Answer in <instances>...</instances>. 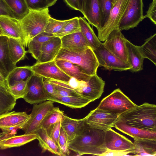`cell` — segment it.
<instances>
[{"instance_id":"1","label":"cell","mask_w":156,"mask_h":156,"mask_svg":"<svg viewBox=\"0 0 156 156\" xmlns=\"http://www.w3.org/2000/svg\"><path fill=\"white\" fill-rule=\"evenodd\" d=\"M104 137L105 131L91 128L86 124L82 133L68 143V148L80 155L101 156L108 150L105 144Z\"/></svg>"},{"instance_id":"2","label":"cell","mask_w":156,"mask_h":156,"mask_svg":"<svg viewBox=\"0 0 156 156\" xmlns=\"http://www.w3.org/2000/svg\"><path fill=\"white\" fill-rule=\"evenodd\" d=\"M118 119L138 128L156 132V105L145 102L119 116Z\"/></svg>"},{"instance_id":"3","label":"cell","mask_w":156,"mask_h":156,"mask_svg":"<svg viewBox=\"0 0 156 156\" xmlns=\"http://www.w3.org/2000/svg\"><path fill=\"white\" fill-rule=\"evenodd\" d=\"M65 60L80 66L86 74H97L99 64L93 50L89 47L77 53L61 48L54 60Z\"/></svg>"},{"instance_id":"4","label":"cell","mask_w":156,"mask_h":156,"mask_svg":"<svg viewBox=\"0 0 156 156\" xmlns=\"http://www.w3.org/2000/svg\"><path fill=\"white\" fill-rule=\"evenodd\" d=\"M51 16L47 8L38 10H30L28 13L20 20L27 45L30 40L44 31Z\"/></svg>"},{"instance_id":"5","label":"cell","mask_w":156,"mask_h":156,"mask_svg":"<svg viewBox=\"0 0 156 156\" xmlns=\"http://www.w3.org/2000/svg\"><path fill=\"white\" fill-rule=\"evenodd\" d=\"M136 105L118 88L103 99L97 108L119 116Z\"/></svg>"},{"instance_id":"6","label":"cell","mask_w":156,"mask_h":156,"mask_svg":"<svg viewBox=\"0 0 156 156\" xmlns=\"http://www.w3.org/2000/svg\"><path fill=\"white\" fill-rule=\"evenodd\" d=\"M130 0H117L110 11L108 18L104 26L98 30V38L104 41L113 29L118 27Z\"/></svg>"},{"instance_id":"7","label":"cell","mask_w":156,"mask_h":156,"mask_svg":"<svg viewBox=\"0 0 156 156\" xmlns=\"http://www.w3.org/2000/svg\"><path fill=\"white\" fill-rule=\"evenodd\" d=\"M118 117L108 111L97 108L91 111L83 119L86 125L90 127L105 131L114 127Z\"/></svg>"},{"instance_id":"8","label":"cell","mask_w":156,"mask_h":156,"mask_svg":"<svg viewBox=\"0 0 156 156\" xmlns=\"http://www.w3.org/2000/svg\"><path fill=\"white\" fill-rule=\"evenodd\" d=\"M78 82L74 90L91 102L99 98L104 92L105 81L97 74L90 76L86 81Z\"/></svg>"},{"instance_id":"9","label":"cell","mask_w":156,"mask_h":156,"mask_svg":"<svg viewBox=\"0 0 156 156\" xmlns=\"http://www.w3.org/2000/svg\"><path fill=\"white\" fill-rule=\"evenodd\" d=\"M99 66L109 70L118 71L129 70L130 65L116 56L107 49L101 43L93 50Z\"/></svg>"},{"instance_id":"10","label":"cell","mask_w":156,"mask_h":156,"mask_svg":"<svg viewBox=\"0 0 156 156\" xmlns=\"http://www.w3.org/2000/svg\"><path fill=\"white\" fill-rule=\"evenodd\" d=\"M143 0H130L118 27L120 31L137 27L144 19Z\"/></svg>"},{"instance_id":"11","label":"cell","mask_w":156,"mask_h":156,"mask_svg":"<svg viewBox=\"0 0 156 156\" xmlns=\"http://www.w3.org/2000/svg\"><path fill=\"white\" fill-rule=\"evenodd\" d=\"M54 102L48 100L38 104H34L30 114V119L21 129L25 134L34 133L40 127L46 115L54 107Z\"/></svg>"},{"instance_id":"12","label":"cell","mask_w":156,"mask_h":156,"mask_svg":"<svg viewBox=\"0 0 156 156\" xmlns=\"http://www.w3.org/2000/svg\"><path fill=\"white\" fill-rule=\"evenodd\" d=\"M34 73L46 79L69 84L72 78L64 72L55 61L36 63L31 66Z\"/></svg>"},{"instance_id":"13","label":"cell","mask_w":156,"mask_h":156,"mask_svg":"<svg viewBox=\"0 0 156 156\" xmlns=\"http://www.w3.org/2000/svg\"><path fill=\"white\" fill-rule=\"evenodd\" d=\"M126 40L118 27L110 32L103 44L107 49L116 56L129 64Z\"/></svg>"},{"instance_id":"14","label":"cell","mask_w":156,"mask_h":156,"mask_svg":"<svg viewBox=\"0 0 156 156\" xmlns=\"http://www.w3.org/2000/svg\"><path fill=\"white\" fill-rule=\"evenodd\" d=\"M44 77L34 73L27 82L28 92L23 99L30 104H39L48 100L44 85Z\"/></svg>"},{"instance_id":"15","label":"cell","mask_w":156,"mask_h":156,"mask_svg":"<svg viewBox=\"0 0 156 156\" xmlns=\"http://www.w3.org/2000/svg\"><path fill=\"white\" fill-rule=\"evenodd\" d=\"M0 27L3 35L18 39L25 47L27 46L20 20L7 16H0Z\"/></svg>"},{"instance_id":"16","label":"cell","mask_w":156,"mask_h":156,"mask_svg":"<svg viewBox=\"0 0 156 156\" xmlns=\"http://www.w3.org/2000/svg\"><path fill=\"white\" fill-rule=\"evenodd\" d=\"M104 143L107 148L109 150L122 151L135 148L133 143L111 128L105 131Z\"/></svg>"},{"instance_id":"17","label":"cell","mask_w":156,"mask_h":156,"mask_svg":"<svg viewBox=\"0 0 156 156\" xmlns=\"http://www.w3.org/2000/svg\"><path fill=\"white\" fill-rule=\"evenodd\" d=\"M81 12L89 24L97 30L101 27V15L98 0H83Z\"/></svg>"},{"instance_id":"18","label":"cell","mask_w":156,"mask_h":156,"mask_svg":"<svg viewBox=\"0 0 156 156\" xmlns=\"http://www.w3.org/2000/svg\"><path fill=\"white\" fill-rule=\"evenodd\" d=\"M61 39V48L71 51L81 52L90 47L81 31L64 36Z\"/></svg>"},{"instance_id":"19","label":"cell","mask_w":156,"mask_h":156,"mask_svg":"<svg viewBox=\"0 0 156 156\" xmlns=\"http://www.w3.org/2000/svg\"><path fill=\"white\" fill-rule=\"evenodd\" d=\"M61 38L55 37L42 44L40 55L37 60L39 63L54 60L61 48Z\"/></svg>"},{"instance_id":"20","label":"cell","mask_w":156,"mask_h":156,"mask_svg":"<svg viewBox=\"0 0 156 156\" xmlns=\"http://www.w3.org/2000/svg\"><path fill=\"white\" fill-rule=\"evenodd\" d=\"M86 124L83 118L75 119L64 115L61 120V127L65 133L68 143L82 133Z\"/></svg>"},{"instance_id":"21","label":"cell","mask_w":156,"mask_h":156,"mask_svg":"<svg viewBox=\"0 0 156 156\" xmlns=\"http://www.w3.org/2000/svg\"><path fill=\"white\" fill-rule=\"evenodd\" d=\"M30 118V115L26 112H9L0 115V129L15 126L21 129Z\"/></svg>"},{"instance_id":"22","label":"cell","mask_w":156,"mask_h":156,"mask_svg":"<svg viewBox=\"0 0 156 156\" xmlns=\"http://www.w3.org/2000/svg\"><path fill=\"white\" fill-rule=\"evenodd\" d=\"M9 37L0 35V73L6 79L16 66L12 63L8 49Z\"/></svg>"},{"instance_id":"23","label":"cell","mask_w":156,"mask_h":156,"mask_svg":"<svg viewBox=\"0 0 156 156\" xmlns=\"http://www.w3.org/2000/svg\"><path fill=\"white\" fill-rule=\"evenodd\" d=\"M55 61L56 65L64 72L78 82L86 81L90 76L85 73L81 67L76 64L65 60Z\"/></svg>"},{"instance_id":"24","label":"cell","mask_w":156,"mask_h":156,"mask_svg":"<svg viewBox=\"0 0 156 156\" xmlns=\"http://www.w3.org/2000/svg\"><path fill=\"white\" fill-rule=\"evenodd\" d=\"M42 152L48 151L53 154L60 156H66L59 147L48 136L46 130L40 127L34 132Z\"/></svg>"},{"instance_id":"25","label":"cell","mask_w":156,"mask_h":156,"mask_svg":"<svg viewBox=\"0 0 156 156\" xmlns=\"http://www.w3.org/2000/svg\"><path fill=\"white\" fill-rule=\"evenodd\" d=\"M37 137L34 133L24 134L22 135L5 136L0 138V149L19 147L35 139Z\"/></svg>"},{"instance_id":"26","label":"cell","mask_w":156,"mask_h":156,"mask_svg":"<svg viewBox=\"0 0 156 156\" xmlns=\"http://www.w3.org/2000/svg\"><path fill=\"white\" fill-rule=\"evenodd\" d=\"M114 127L117 130L132 138L156 140V132L140 129L129 126L118 119Z\"/></svg>"},{"instance_id":"27","label":"cell","mask_w":156,"mask_h":156,"mask_svg":"<svg viewBox=\"0 0 156 156\" xmlns=\"http://www.w3.org/2000/svg\"><path fill=\"white\" fill-rule=\"evenodd\" d=\"M126 44L129 62L131 66L129 70L134 72L142 70L144 58L140 50L139 46L134 45L126 39Z\"/></svg>"},{"instance_id":"28","label":"cell","mask_w":156,"mask_h":156,"mask_svg":"<svg viewBox=\"0 0 156 156\" xmlns=\"http://www.w3.org/2000/svg\"><path fill=\"white\" fill-rule=\"evenodd\" d=\"M134 156H154L156 155V140L133 138Z\"/></svg>"},{"instance_id":"29","label":"cell","mask_w":156,"mask_h":156,"mask_svg":"<svg viewBox=\"0 0 156 156\" xmlns=\"http://www.w3.org/2000/svg\"><path fill=\"white\" fill-rule=\"evenodd\" d=\"M8 44L9 51L11 60L16 66L19 61L24 59L27 53L25 47L19 40L12 37H8Z\"/></svg>"},{"instance_id":"30","label":"cell","mask_w":156,"mask_h":156,"mask_svg":"<svg viewBox=\"0 0 156 156\" xmlns=\"http://www.w3.org/2000/svg\"><path fill=\"white\" fill-rule=\"evenodd\" d=\"M55 37L54 35L44 31L38 34L29 41L27 53L31 54L32 56L37 60L40 53L42 44Z\"/></svg>"},{"instance_id":"31","label":"cell","mask_w":156,"mask_h":156,"mask_svg":"<svg viewBox=\"0 0 156 156\" xmlns=\"http://www.w3.org/2000/svg\"><path fill=\"white\" fill-rule=\"evenodd\" d=\"M33 74L31 66H16L9 74L6 80L9 87L22 80H27Z\"/></svg>"},{"instance_id":"32","label":"cell","mask_w":156,"mask_h":156,"mask_svg":"<svg viewBox=\"0 0 156 156\" xmlns=\"http://www.w3.org/2000/svg\"><path fill=\"white\" fill-rule=\"evenodd\" d=\"M48 100L63 104L72 108H81L91 102L90 100L81 96L54 97L48 98Z\"/></svg>"},{"instance_id":"33","label":"cell","mask_w":156,"mask_h":156,"mask_svg":"<svg viewBox=\"0 0 156 156\" xmlns=\"http://www.w3.org/2000/svg\"><path fill=\"white\" fill-rule=\"evenodd\" d=\"M81 31L93 50H95L101 43L96 36L89 24L83 17H79Z\"/></svg>"},{"instance_id":"34","label":"cell","mask_w":156,"mask_h":156,"mask_svg":"<svg viewBox=\"0 0 156 156\" xmlns=\"http://www.w3.org/2000/svg\"><path fill=\"white\" fill-rule=\"evenodd\" d=\"M144 58L150 60L156 65V34L145 40L144 43L139 46Z\"/></svg>"},{"instance_id":"35","label":"cell","mask_w":156,"mask_h":156,"mask_svg":"<svg viewBox=\"0 0 156 156\" xmlns=\"http://www.w3.org/2000/svg\"><path fill=\"white\" fill-rule=\"evenodd\" d=\"M16 104V100L9 90L0 89V115L12 111Z\"/></svg>"},{"instance_id":"36","label":"cell","mask_w":156,"mask_h":156,"mask_svg":"<svg viewBox=\"0 0 156 156\" xmlns=\"http://www.w3.org/2000/svg\"><path fill=\"white\" fill-rule=\"evenodd\" d=\"M15 15L16 18L21 20L29 12L25 0H4Z\"/></svg>"},{"instance_id":"37","label":"cell","mask_w":156,"mask_h":156,"mask_svg":"<svg viewBox=\"0 0 156 156\" xmlns=\"http://www.w3.org/2000/svg\"><path fill=\"white\" fill-rule=\"evenodd\" d=\"M48 79L54 87L56 93L55 96V97H66L80 96L74 90V88L69 83L67 84L59 81Z\"/></svg>"},{"instance_id":"38","label":"cell","mask_w":156,"mask_h":156,"mask_svg":"<svg viewBox=\"0 0 156 156\" xmlns=\"http://www.w3.org/2000/svg\"><path fill=\"white\" fill-rule=\"evenodd\" d=\"M65 114L58 107H54L47 114L42 122L40 127L47 130L51 126L60 121Z\"/></svg>"},{"instance_id":"39","label":"cell","mask_w":156,"mask_h":156,"mask_svg":"<svg viewBox=\"0 0 156 156\" xmlns=\"http://www.w3.org/2000/svg\"><path fill=\"white\" fill-rule=\"evenodd\" d=\"M80 31L79 17H76L69 19L63 28L54 35L61 38L67 35Z\"/></svg>"},{"instance_id":"40","label":"cell","mask_w":156,"mask_h":156,"mask_svg":"<svg viewBox=\"0 0 156 156\" xmlns=\"http://www.w3.org/2000/svg\"><path fill=\"white\" fill-rule=\"evenodd\" d=\"M29 78L26 80H22L9 87V92L16 100L19 98H23L27 94L28 92L27 83Z\"/></svg>"},{"instance_id":"41","label":"cell","mask_w":156,"mask_h":156,"mask_svg":"<svg viewBox=\"0 0 156 156\" xmlns=\"http://www.w3.org/2000/svg\"><path fill=\"white\" fill-rule=\"evenodd\" d=\"M69 20H58L51 16L48 20L44 31L49 34H55L63 28Z\"/></svg>"},{"instance_id":"42","label":"cell","mask_w":156,"mask_h":156,"mask_svg":"<svg viewBox=\"0 0 156 156\" xmlns=\"http://www.w3.org/2000/svg\"><path fill=\"white\" fill-rule=\"evenodd\" d=\"M98 1L101 15V24L100 29L104 26L108 18L112 7L113 0H98Z\"/></svg>"},{"instance_id":"43","label":"cell","mask_w":156,"mask_h":156,"mask_svg":"<svg viewBox=\"0 0 156 156\" xmlns=\"http://www.w3.org/2000/svg\"><path fill=\"white\" fill-rule=\"evenodd\" d=\"M61 127V120L51 125L46 130L48 136L58 147V140Z\"/></svg>"},{"instance_id":"44","label":"cell","mask_w":156,"mask_h":156,"mask_svg":"<svg viewBox=\"0 0 156 156\" xmlns=\"http://www.w3.org/2000/svg\"><path fill=\"white\" fill-rule=\"evenodd\" d=\"M29 10H41L48 7L46 0H25Z\"/></svg>"},{"instance_id":"45","label":"cell","mask_w":156,"mask_h":156,"mask_svg":"<svg viewBox=\"0 0 156 156\" xmlns=\"http://www.w3.org/2000/svg\"><path fill=\"white\" fill-rule=\"evenodd\" d=\"M59 147L65 156H69L70 154L68 148V143L66 135L63 129L61 127L58 140Z\"/></svg>"},{"instance_id":"46","label":"cell","mask_w":156,"mask_h":156,"mask_svg":"<svg viewBox=\"0 0 156 156\" xmlns=\"http://www.w3.org/2000/svg\"><path fill=\"white\" fill-rule=\"evenodd\" d=\"M147 18L155 24H156V0H153L150 4L146 15L144 18Z\"/></svg>"},{"instance_id":"47","label":"cell","mask_w":156,"mask_h":156,"mask_svg":"<svg viewBox=\"0 0 156 156\" xmlns=\"http://www.w3.org/2000/svg\"><path fill=\"white\" fill-rule=\"evenodd\" d=\"M44 85L48 99L55 96L56 93L54 87L48 79L44 78Z\"/></svg>"},{"instance_id":"48","label":"cell","mask_w":156,"mask_h":156,"mask_svg":"<svg viewBox=\"0 0 156 156\" xmlns=\"http://www.w3.org/2000/svg\"><path fill=\"white\" fill-rule=\"evenodd\" d=\"M3 16L16 18L15 14L4 0H0V16Z\"/></svg>"},{"instance_id":"49","label":"cell","mask_w":156,"mask_h":156,"mask_svg":"<svg viewBox=\"0 0 156 156\" xmlns=\"http://www.w3.org/2000/svg\"><path fill=\"white\" fill-rule=\"evenodd\" d=\"M134 149L122 151H113L108 149L105 153L101 154V156L127 155L129 153L132 154L134 151Z\"/></svg>"},{"instance_id":"50","label":"cell","mask_w":156,"mask_h":156,"mask_svg":"<svg viewBox=\"0 0 156 156\" xmlns=\"http://www.w3.org/2000/svg\"><path fill=\"white\" fill-rule=\"evenodd\" d=\"M66 4L73 9L81 12L80 0H64Z\"/></svg>"},{"instance_id":"51","label":"cell","mask_w":156,"mask_h":156,"mask_svg":"<svg viewBox=\"0 0 156 156\" xmlns=\"http://www.w3.org/2000/svg\"><path fill=\"white\" fill-rule=\"evenodd\" d=\"M57 0H46L48 4V7L55 4Z\"/></svg>"},{"instance_id":"52","label":"cell","mask_w":156,"mask_h":156,"mask_svg":"<svg viewBox=\"0 0 156 156\" xmlns=\"http://www.w3.org/2000/svg\"><path fill=\"white\" fill-rule=\"evenodd\" d=\"M117 1V0H113L112 3V6L115 5V4L116 2Z\"/></svg>"},{"instance_id":"53","label":"cell","mask_w":156,"mask_h":156,"mask_svg":"<svg viewBox=\"0 0 156 156\" xmlns=\"http://www.w3.org/2000/svg\"><path fill=\"white\" fill-rule=\"evenodd\" d=\"M4 136L3 133L0 132V138L3 136Z\"/></svg>"},{"instance_id":"54","label":"cell","mask_w":156,"mask_h":156,"mask_svg":"<svg viewBox=\"0 0 156 156\" xmlns=\"http://www.w3.org/2000/svg\"><path fill=\"white\" fill-rule=\"evenodd\" d=\"M3 35L2 32L0 27V35Z\"/></svg>"},{"instance_id":"55","label":"cell","mask_w":156,"mask_h":156,"mask_svg":"<svg viewBox=\"0 0 156 156\" xmlns=\"http://www.w3.org/2000/svg\"><path fill=\"white\" fill-rule=\"evenodd\" d=\"M80 0V3H81V5H82V1L83 0Z\"/></svg>"}]
</instances>
